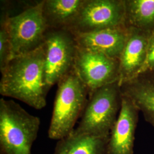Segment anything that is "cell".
I'll return each mask as SVG.
<instances>
[{"instance_id":"cell-15","label":"cell","mask_w":154,"mask_h":154,"mask_svg":"<svg viewBox=\"0 0 154 154\" xmlns=\"http://www.w3.org/2000/svg\"><path fill=\"white\" fill-rule=\"evenodd\" d=\"M127 27L154 33V0H125Z\"/></svg>"},{"instance_id":"cell-9","label":"cell","mask_w":154,"mask_h":154,"mask_svg":"<svg viewBox=\"0 0 154 154\" xmlns=\"http://www.w3.org/2000/svg\"><path fill=\"white\" fill-rule=\"evenodd\" d=\"M139 113V110L132 101L122 95L121 109L110 131L107 154H134Z\"/></svg>"},{"instance_id":"cell-4","label":"cell","mask_w":154,"mask_h":154,"mask_svg":"<svg viewBox=\"0 0 154 154\" xmlns=\"http://www.w3.org/2000/svg\"><path fill=\"white\" fill-rule=\"evenodd\" d=\"M81 121L72 133L77 135L108 136L121 109L122 94L118 82L89 94Z\"/></svg>"},{"instance_id":"cell-8","label":"cell","mask_w":154,"mask_h":154,"mask_svg":"<svg viewBox=\"0 0 154 154\" xmlns=\"http://www.w3.org/2000/svg\"><path fill=\"white\" fill-rule=\"evenodd\" d=\"M119 70L118 60L77 46L74 70L88 89L89 94L118 82Z\"/></svg>"},{"instance_id":"cell-16","label":"cell","mask_w":154,"mask_h":154,"mask_svg":"<svg viewBox=\"0 0 154 154\" xmlns=\"http://www.w3.org/2000/svg\"><path fill=\"white\" fill-rule=\"evenodd\" d=\"M12 58L9 35L4 21L1 20L0 28V70H2Z\"/></svg>"},{"instance_id":"cell-10","label":"cell","mask_w":154,"mask_h":154,"mask_svg":"<svg viewBox=\"0 0 154 154\" xmlns=\"http://www.w3.org/2000/svg\"><path fill=\"white\" fill-rule=\"evenodd\" d=\"M128 35L119 59V81L121 86L140 73L147 57L149 39L152 33L129 28Z\"/></svg>"},{"instance_id":"cell-5","label":"cell","mask_w":154,"mask_h":154,"mask_svg":"<svg viewBox=\"0 0 154 154\" xmlns=\"http://www.w3.org/2000/svg\"><path fill=\"white\" fill-rule=\"evenodd\" d=\"M44 1L14 16L3 15L11 46L12 58L31 52L44 42L49 29L43 14Z\"/></svg>"},{"instance_id":"cell-17","label":"cell","mask_w":154,"mask_h":154,"mask_svg":"<svg viewBox=\"0 0 154 154\" xmlns=\"http://www.w3.org/2000/svg\"><path fill=\"white\" fill-rule=\"evenodd\" d=\"M150 71H154V33L149 39L146 60L140 73Z\"/></svg>"},{"instance_id":"cell-7","label":"cell","mask_w":154,"mask_h":154,"mask_svg":"<svg viewBox=\"0 0 154 154\" xmlns=\"http://www.w3.org/2000/svg\"><path fill=\"white\" fill-rule=\"evenodd\" d=\"M127 26L125 0H85L68 30L84 33Z\"/></svg>"},{"instance_id":"cell-12","label":"cell","mask_w":154,"mask_h":154,"mask_svg":"<svg viewBox=\"0 0 154 154\" xmlns=\"http://www.w3.org/2000/svg\"><path fill=\"white\" fill-rule=\"evenodd\" d=\"M120 86L122 95L130 99L154 127V71L142 72Z\"/></svg>"},{"instance_id":"cell-6","label":"cell","mask_w":154,"mask_h":154,"mask_svg":"<svg viewBox=\"0 0 154 154\" xmlns=\"http://www.w3.org/2000/svg\"><path fill=\"white\" fill-rule=\"evenodd\" d=\"M42 46L45 52V86L48 93L53 86L74 69L77 45L71 31L49 29Z\"/></svg>"},{"instance_id":"cell-1","label":"cell","mask_w":154,"mask_h":154,"mask_svg":"<svg viewBox=\"0 0 154 154\" xmlns=\"http://www.w3.org/2000/svg\"><path fill=\"white\" fill-rule=\"evenodd\" d=\"M44 59L42 45L12 58L1 71V95L19 100L37 110L44 109L48 94L44 78Z\"/></svg>"},{"instance_id":"cell-11","label":"cell","mask_w":154,"mask_h":154,"mask_svg":"<svg viewBox=\"0 0 154 154\" xmlns=\"http://www.w3.org/2000/svg\"><path fill=\"white\" fill-rule=\"evenodd\" d=\"M128 27L123 26L73 34L78 47L119 60L128 37Z\"/></svg>"},{"instance_id":"cell-13","label":"cell","mask_w":154,"mask_h":154,"mask_svg":"<svg viewBox=\"0 0 154 154\" xmlns=\"http://www.w3.org/2000/svg\"><path fill=\"white\" fill-rule=\"evenodd\" d=\"M85 0H44L43 14L49 29H69Z\"/></svg>"},{"instance_id":"cell-14","label":"cell","mask_w":154,"mask_h":154,"mask_svg":"<svg viewBox=\"0 0 154 154\" xmlns=\"http://www.w3.org/2000/svg\"><path fill=\"white\" fill-rule=\"evenodd\" d=\"M108 136L69 135L57 140L53 154H107Z\"/></svg>"},{"instance_id":"cell-2","label":"cell","mask_w":154,"mask_h":154,"mask_svg":"<svg viewBox=\"0 0 154 154\" xmlns=\"http://www.w3.org/2000/svg\"><path fill=\"white\" fill-rule=\"evenodd\" d=\"M40 119L13 100L0 99V154H32Z\"/></svg>"},{"instance_id":"cell-3","label":"cell","mask_w":154,"mask_h":154,"mask_svg":"<svg viewBox=\"0 0 154 154\" xmlns=\"http://www.w3.org/2000/svg\"><path fill=\"white\" fill-rule=\"evenodd\" d=\"M48 137L58 140L69 135L75 129L88 102V89L74 69L58 83Z\"/></svg>"}]
</instances>
